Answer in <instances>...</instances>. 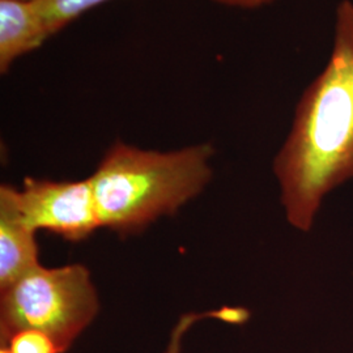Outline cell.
I'll return each mask as SVG.
<instances>
[{
	"instance_id": "6da1fadb",
	"label": "cell",
	"mask_w": 353,
	"mask_h": 353,
	"mask_svg": "<svg viewBox=\"0 0 353 353\" xmlns=\"http://www.w3.org/2000/svg\"><path fill=\"white\" fill-rule=\"evenodd\" d=\"M274 172L287 219L301 232L328 192L353 178V0L335 8L327 61L297 102Z\"/></svg>"
},
{
	"instance_id": "7a4b0ae2",
	"label": "cell",
	"mask_w": 353,
	"mask_h": 353,
	"mask_svg": "<svg viewBox=\"0 0 353 353\" xmlns=\"http://www.w3.org/2000/svg\"><path fill=\"white\" fill-rule=\"evenodd\" d=\"M210 143L170 152L117 141L89 176L101 227L139 232L196 196L212 176Z\"/></svg>"
},
{
	"instance_id": "3957f363",
	"label": "cell",
	"mask_w": 353,
	"mask_h": 353,
	"mask_svg": "<svg viewBox=\"0 0 353 353\" xmlns=\"http://www.w3.org/2000/svg\"><path fill=\"white\" fill-rule=\"evenodd\" d=\"M99 310V296L84 265H38L0 290L1 345L19 331L37 330L49 335L64 353Z\"/></svg>"
},
{
	"instance_id": "277c9868",
	"label": "cell",
	"mask_w": 353,
	"mask_h": 353,
	"mask_svg": "<svg viewBox=\"0 0 353 353\" xmlns=\"http://www.w3.org/2000/svg\"><path fill=\"white\" fill-rule=\"evenodd\" d=\"M14 199L26 223L77 242L101 227L89 179L61 181L26 178Z\"/></svg>"
},
{
	"instance_id": "5b68a950",
	"label": "cell",
	"mask_w": 353,
	"mask_h": 353,
	"mask_svg": "<svg viewBox=\"0 0 353 353\" xmlns=\"http://www.w3.org/2000/svg\"><path fill=\"white\" fill-rule=\"evenodd\" d=\"M36 230L26 223L14 199V189H0V290L37 268Z\"/></svg>"
},
{
	"instance_id": "8992f818",
	"label": "cell",
	"mask_w": 353,
	"mask_h": 353,
	"mask_svg": "<svg viewBox=\"0 0 353 353\" xmlns=\"http://www.w3.org/2000/svg\"><path fill=\"white\" fill-rule=\"evenodd\" d=\"M51 36L36 0H0V74L38 50Z\"/></svg>"
},
{
	"instance_id": "52a82bcc",
	"label": "cell",
	"mask_w": 353,
	"mask_h": 353,
	"mask_svg": "<svg viewBox=\"0 0 353 353\" xmlns=\"http://www.w3.org/2000/svg\"><path fill=\"white\" fill-rule=\"evenodd\" d=\"M51 36H57L85 13L112 0H36Z\"/></svg>"
},
{
	"instance_id": "ba28073f",
	"label": "cell",
	"mask_w": 353,
	"mask_h": 353,
	"mask_svg": "<svg viewBox=\"0 0 353 353\" xmlns=\"http://www.w3.org/2000/svg\"><path fill=\"white\" fill-rule=\"evenodd\" d=\"M1 347L10 353H63L49 335L37 330L19 331Z\"/></svg>"
},
{
	"instance_id": "9c48e42d",
	"label": "cell",
	"mask_w": 353,
	"mask_h": 353,
	"mask_svg": "<svg viewBox=\"0 0 353 353\" xmlns=\"http://www.w3.org/2000/svg\"><path fill=\"white\" fill-rule=\"evenodd\" d=\"M205 318H217L221 321L223 318V310H214V312H207V313H189V314H183L178 319L176 326L172 331L170 335V341L166 347L164 353H181L182 350V341L186 335V332L189 331L192 325H195L196 322L205 319Z\"/></svg>"
},
{
	"instance_id": "30bf717a",
	"label": "cell",
	"mask_w": 353,
	"mask_h": 353,
	"mask_svg": "<svg viewBox=\"0 0 353 353\" xmlns=\"http://www.w3.org/2000/svg\"><path fill=\"white\" fill-rule=\"evenodd\" d=\"M214 4L241 11H255L276 3L278 0H211Z\"/></svg>"
},
{
	"instance_id": "8fae6325",
	"label": "cell",
	"mask_w": 353,
	"mask_h": 353,
	"mask_svg": "<svg viewBox=\"0 0 353 353\" xmlns=\"http://www.w3.org/2000/svg\"><path fill=\"white\" fill-rule=\"evenodd\" d=\"M0 353H10V351H8L6 347H1V348H0Z\"/></svg>"
}]
</instances>
